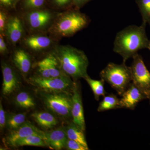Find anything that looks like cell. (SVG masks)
Returning <instances> with one entry per match:
<instances>
[{"label":"cell","instance_id":"cell-16","mask_svg":"<svg viewBox=\"0 0 150 150\" xmlns=\"http://www.w3.org/2000/svg\"><path fill=\"white\" fill-rule=\"evenodd\" d=\"M31 116L39 126L45 129L53 128L58 123L57 119L49 112H34L31 114Z\"/></svg>","mask_w":150,"mask_h":150},{"label":"cell","instance_id":"cell-26","mask_svg":"<svg viewBox=\"0 0 150 150\" xmlns=\"http://www.w3.org/2000/svg\"><path fill=\"white\" fill-rule=\"evenodd\" d=\"M38 71L41 75L40 76L44 78L51 77L49 72V69H48L46 58L38 62Z\"/></svg>","mask_w":150,"mask_h":150},{"label":"cell","instance_id":"cell-8","mask_svg":"<svg viewBox=\"0 0 150 150\" xmlns=\"http://www.w3.org/2000/svg\"><path fill=\"white\" fill-rule=\"evenodd\" d=\"M71 115L73 123L85 132L86 123L82 99L79 85L76 82H75L72 94Z\"/></svg>","mask_w":150,"mask_h":150},{"label":"cell","instance_id":"cell-27","mask_svg":"<svg viewBox=\"0 0 150 150\" xmlns=\"http://www.w3.org/2000/svg\"><path fill=\"white\" fill-rule=\"evenodd\" d=\"M66 148L69 150H88L89 149L84 146L80 143L74 140L67 139L66 143Z\"/></svg>","mask_w":150,"mask_h":150},{"label":"cell","instance_id":"cell-6","mask_svg":"<svg viewBox=\"0 0 150 150\" xmlns=\"http://www.w3.org/2000/svg\"><path fill=\"white\" fill-rule=\"evenodd\" d=\"M72 92L46 93L43 102L49 110L63 117H71Z\"/></svg>","mask_w":150,"mask_h":150},{"label":"cell","instance_id":"cell-30","mask_svg":"<svg viewBox=\"0 0 150 150\" xmlns=\"http://www.w3.org/2000/svg\"><path fill=\"white\" fill-rule=\"evenodd\" d=\"M6 14L2 11L0 12V30L1 32H3L6 25Z\"/></svg>","mask_w":150,"mask_h":150},{"label":"cell","instance_id":"cell-34","mask_svg":"<svg viewBox=\"0 0 150 150\" xmlns=\"http://www.w3.org/2000/svg\"><path fill=\"white\" fill-rule=\"evenodd\" d=\"M13 0H0L1 5L6 7L11 6L12 5Z\"/></svg>","mask_w":150,"mask_h":150},{"label":"cell","instance_id":"cell-1","mask_svg":"<svg viewBox=\"0 0 150 150\" xmlns=\"http://www.w3.org/2000/svg\"><path fill=\"white\" fill-rule=\"evenodd\" d=\"M146 24L131 25L118 32L115 36L113 51L123 58V62L138 54L139 50L148 48L149 40L146 33Z\"/></svg>","mask_w":150,"mask_h":150},{"label":"cell","instance_id":"cell-35","mask_svg":"<svg viewBox=\"0 0 150 150\" xmlns=\"http://www.w3.org/2000/svg\"><path fill=\"white\" fill-rule=\"evenodd\" d=\"M147 48L149 49V50L150 51V40H149V42Z\"/></svg>","mask_w":150,"mask_h":150},{"label":"cell","instance_id":"cell-20","mask_svg":"<svg viewBox=\"0 0 150 150\" xmlns=\"http://www.w3.org/2000/svg\"><path fill=\"white\" fill-rule=\"evenodd\" d=\"M85 80L90 86L94 96L95 99L98 100L100 97H104L106 95V91L105 90V81L103 79L99 80L93 79L87 75L85 77Z\"/></svg>","mask_w":150,"mask_h":150},{"label":"cell","instance_id":"cell-5","mask_svg":"<svg viewBox=\"0 0 150 150\" xmlns=\"http://www.w3.org/2000/svg\"><path fill=\"white\" fill-rule=\"evenodd\" d=\"M68 76L59 77L44 78L34 77L30 79L32 86L46 93L72 92L74 85Z\"/></svg>","mask_w":150,"mask_h":150},{"label":"cell","instance_id":"cell-36","mask_svg":"<svg viewBox=\"0 0 150 150\" xmlns=\"http://www.w3.org/2000/svg\"><path fill=\"white\" fill-rule=\"evenodd\" d=\"M149 99V103L150 104V96L149 97V99Z\"/></svg>","mask_w":150,"mask_h":150},{"label":"cell","instance_id":"cell-4","mask_svg":"<svg viewBox=\"0 0 150 150\" xmlns=\"http://www.w3.org/2000/svg\"><path fill=\"white\" fill-rule=\"evenodd\" d=\"M88 18L78 10L72 11L62 15L54 25L53 30L64 37L74 35L88 24Z\"/></svg>","mask_w":150,"mask_h":150},{"label":"cell","instance_id":"cell-18","mask_svg":"<svg viewBox=\"0 0 150 150\" xmlns=\"http://www.w3.org/2000/svg\"><path fill=\"white\" fill-rule=\"evenodd\" d=\"M25 42L30 49L39 51L49 47L51 45V40L47 36L34 35L28 38Z\"/></svg>","mask_w":150,"mask_h":150},{"label":"cell","instance_id":"cell-17","mask_svg":"<svg viewBox=\"0 0 150 150\" xmlns=\"http://www.w3.org/2000/svg\"><path fill=\"white\" fill-rule=\"evenodd\" d=\"M65 129L68 139L74 140L89 149L85 137V132L79 128L73 122L69 124Z\"/></svg>","mask_w":150,"mask_h":150},{"label":"cell","instance_id":"cell-32","mask_svg":"<svg viewBox=\"0 0 150 150\" xmlns=\"http://www.w3.org/2000/svg\"><path fill=\"white\" fill-rule=\"evenodd\" d=\"M91 0H73L74 5L78 9L80 8Z\"/></svg>","mask_w":150,"mask_h":150},{"label":"cell","instance_id":"cell-31","mask_svg":"<svg viewBox=\"0 0 150 150\" xmlns=\"http://www.w3.org/2000/svg\"><path fill=\"white\" fill-rule=\"evenodd\" d=\"M54 4L58 6L63 7L73 3V0H53Z\"/></svg>","mask_w":150,"mask_h":150},{"label":"cell","instance_id":"cell-28","mask_svg":"<svg viewBox=\"0 0 150 150\" xmlns=\"http://www.w3.org/2000/svg\"><path fill=\"white\" fill-rule=\"evenodd\" d=\"M44 1L45 0H25L24 6L28 9L39 8L43 5Z\"/></svg>","mask_w":150,"mask_h":150},{"label":"cell","instance_id":"cell-24","mask_svg":"<svg viewBox=\"0 0 150 150\" xmlns=\"http://www.w3.org/2000/svg\"><path fill=\"white\" fill-rule=\"evenodd\" d=\"M48 69L51 77H59L65 75L60 69L56 57L54 55H50L46 57Z\"/></svg>","mask_w":150,"mask_h":150},{"label":"cell","instance_id":"cell-22","mask_svg":"<svg viewBox=\"0 0 150 150\" xmlns=\"http://www.w3.org/2000/svg\"><path fill=\"white\" fill-rule=\"evenodd\" d=\"M25 118L26 115L25 113L8 115L6 116V126L10 131L15 130L25 122Z\"/></svg>","mask_w":150,"mask_h":150},{"label":"cell","instance_id":"cell-11","mask_svg":"<svg viewBox=\"0 0 150 150\" xmlns=\"http://www.w3.org/2000/svg\"><path fill=\"white\" fill-rule=\"evenodd\" d=\"M2 70L3 77L2 92L8 96L16 91L19 87V81L14 71L6 64H3Z\"/></svg>","mask_w":150,"mask_h":150},{"label":"cell","instance_id":"cell-21","mask_svg":"<svg viewBox=\"0 0 150 150\" xmlns=\"http://www.w3.org/2000/svg\"><path fill=\"white\" fill-rule=\"evenodd\" d=\"M47 145L43 137L37 135H31L17 140L13 147L21 146H45Z\"/></svg>","mask_w":150,"mask_h":150},{"label":"cell","instance_id":"cell-33","mask_svg":"<svg viewBox=\"0 0 150 150\" xmlns=\"http://www.w3.org/2000/svg\"><path fill=\"white\" fill-rule=\"evenodd\" d=\"M7 50V47L4 40L1 34L0 35V51L1 53H4Z\"/></svg>","mask_w":150,"mask_h":150},{"label":"cell","instance_id":"cell-2","mask_svg":"<svg viewBox=\"0 0 150 150\" xmlns=\"http://www.w3.org/2000/svg\"><path fill=\"white\" fill-rule=\"evenodd\" d=\"M54 55L65 75L76 80L88 75V60L83 51L70 46H61L56 47Z\"/></svg>","mask_w":150,"mask_h":150},{"label":"cell","instance_id":"cell-13","mask_svg":"<svg viewBox=\"0 0 150 150\" xmlns=\"http://www.w3.org/2000/svg\"><path fill=\"white\" fill-rule=\"evenodd\" d=\"M52 18V14L45 10L31 12L27 15L29 25L34 29H41L46 27Z\"/></svg>","mask_w":150,"mask_h":150},{"label":"cell","instance_id":"cell-25","mask_svg":"<svg viewBox=\"0 0 150 150\" xmlns=\"http://www.w3.org/2000/svg\"><path fill=\"white\" fill-rule=\"evenodd\" d=\"M143 23L150 25V0H136Z\"/></svg>","mask_w":150,"mask_h":150},{"label":"cell","instance_id":"cell-14","mask_svg":"<svg viewBox=\"0 0 150 150\" xmlns=\"http://www.w3.org/2000/svg\"><path fill=\"white\" fill-rule=\"evenodd\" d=\"M6 29L7 35L13 43L15 44L21 38L23 33V27L21 21L17 17L10 19Z\"/></svg>","mask_w":150,"mask_h":150},{"label":"cell","instance_id":"cell-10","mask_svg":"<svg viewBox=\"0 0 150 150\" xmlns=\"http://www.w3.org/2000/svg\"><path fill=\"white\" fill-rule=\"evenodd\" d=\"M120 103L121 108L134 110L139 103L148 99L143 92L132 82L121 96Z\"/></svg>","mask_w":150,"mask_h":150},{"label":"cell","instance_id":"cell-7","mask_svg":"<svg viewBox=\"0 0 150 150\" xmlns=\"http://www.w3.org/2000/svg\"><path fill=\"white\" fill-rule=\"evenodd\" d=\"M131 67L132 83L147 97L150 96V72L142 56L137 54L133 57Z\"/></svg>","mask_w":150,"mask_h":150},{"label":"cell","instance_id":"cell-15","mask_svg":"<svg viewBox=\"0 0 150 150\" xmlns=\"http://www.w3.org/2000/svg\"><path fill=\"white\" fill-rule=\"evenodd\" d=\"M13 62L19 70L23 74H27L31 67V61L29 55L23 50L16 51L13 57Z\"/></svg>","mask_w":150,"mask_h":150},{"label":"cell","instance_id":"cell-3","mask_svg":"<svg viewBox=\"0 0 150 150\" xmlns=\"http://www.w3.org/2000/svg\"><path fill=\"white\" fill-rule=\"evenodd\" d=\"M100 76L120 96L132 82L131 69L124 62L121 64L109 63L100 71Z\"/></svg>","mask_w":150,"mask_h":150},{"label":"cell","instance_id":"cell-9","mask_svg":"<svg viewBox=\"0 0 150 150\" xmlns=\"http://www.w3.org/2000/svg\"><path fill=\"white\" fill-rule=\"evenodd\" d=\"M34 135L42 137L44 139L45 132L38 129L29 121H25L17 129L11 131L6 137V142L8 146L13 147L17 140Z\"/></svg>","mask_w":150,"mask_h":150},{"label":"cell","instance_id":"cell-19","mask_svg":"<svg viewBox=\"0 0 150 150\" xmlns=\"http://www.w3.org/2000/svg\"><path fill=\"white\" fill-rule=\"evenodd\" d=\"M120 99L113 93L105 95L100 103L97 110L98 112H103L112 109L121 108Z\"/></svg>","mask_w":150,"mask_h":150},{"label":"cell","instance_id":"cell-12","mask_svg":"<svg viewBox=\"0 0 150 150\" xmlns=\"http://www.w3.org/2000/svg\"><path fill=\"white\" fill-rule=\"evenodd\" d=\"M67 139L66 129L63 128L45 132L44 140L47 145L54 149L61 150L65 148Z\"/></svg>","mask_w":150,"mask_h":150},{"label":"cell","instance_id":"cell-29","mask_svg":"<svg viewBox=\"0 0 150 150\" xmlns=\"http://www.w3.org/2000/svg\"><path fill=\"white\" fill-rule=\"evenodd\" d=\"M6 116L5 112L3 108L1 101L0 102V128L1 130H3L6 126Z\"/></svg>","mask_w":150,"mask_h":150},{"label":"cell","instance_id":"cell-23","mask_svg":"<svg viewBox=\"0 0 150 150\" xmlns=\"http://www.w3.org/2000/svg\"><path fill=\"white\" fill-rule=\"evenodd\" d=\"M17 105L25 109H29L34 107L35 105L33 98L25 92H21L18 94L15 98Z\"/></svg>","mask_w":150,"mask_h":150}]
</instances>
